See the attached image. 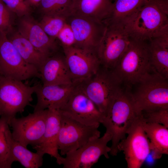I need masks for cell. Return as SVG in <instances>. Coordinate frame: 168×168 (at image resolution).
Instances as JSON below:
<instances>
[{
    "label": "cell",
    "instance_id": "30",
    "mask_svg": "<svg viewBox=\"0 0 168 168\" xmlns=\"http://www.w3.org/2000/svg\"><path fill=\"white\" fill-rule=\"evenodd\" d=\"M9 8L19 16H27L30 10L31 6L23 0H2Z\"/></svg>",
    "mask_w": 168,
    "mask_h": 168
},
{
    "label": "cell",
    "instance_id": "12",
    "mask_svg": "<svg viewBox=\"0 0 168 168\" xmlns=\"http://www.w3.org/2000/svg\"><path fill=\"white\" fill-rule=\"evenodd\" d=\"M74 36V46L97 54L107 26L103 22L71 14L66 18Z\"/></svg>",
    "mask_w": 168,
    "mask_h": 168
},
{
    "label": "cell",
    "instance_id": "31",
    "mask_svg": "<svg viewBox=\"0 0 168 168\" xmlns=\"http://www.w3.org/2000/svg\"><path fill=\"white\" fill-rule=\"evenodd\" d=\"M63 49L74 46L75 41L73 31L69 25L66 22L57 37Z\"/></svg>",
    "mask_w": 168,
    "mask_h": 168
},
{
    "label": "cell",
    "instance_id": "9",
    "mask_svg": "<svg viewBox=\"0 0 168 168\" xmlns=\"http://www.w3.org/2000/svg\"><path fill=\"white\" fill-rule=\"evenodd\" d=\"M97 54L101 64L113 69L127 49L131 38L123 26L118 23L106 25Z\"/></svg>",
    "mask_w": 168,
    "mask_h": 168
},
{
    "label": "cell",
    "instance_id": "34",
    "mask_svg": "<svg viewBox=\"0 0 168 168\" xmlns=\"http://www.w3.org/2000/svg\"></svg>",
    "mask_w": 168,
    "mask_h": 168
},
{
    "label": "cell",
    "instance_id": "11",
    "mask_svg": "<svg viewBox=\"0 0 168 168\" xmlns=\"http://www.w3.org/2000/svg\"><path fill=\"white\" fill-rule=\"evenodd\" d=\"M111 134L106 130L101 137L91 140L77 149L67 153L61 165L63 168H90L104 156L107 159L111 148L107 146Z\"/></svg>",
    "mask_w": 168,
    "mask_h": 168
},
{
    "label": "cell",
    "instance_id": "3",
    "mask_svg": "<svg viewBox=\"0 0 168 168\" xmlns=\"http://www.w3.org/2000/svg\"><path fill=\"white\" fill-rule=\"evenodd\" d=\"M111 71L120 85L139 83L152 72L146 42L131 38L127 49Z\"/></svg>",
    "mask_w": 168,
    "mask_h": 168
},
{
    "label": "cell",
    "instance_id": "22",
    "mask_svg": "<svg viewBox=\"0 0 168 168\" xmlns=\"http://www.w3.org/2000/svg\"><path fill=\"white\" fill-rule=\"evenodd\" d=\"M140 119L149 140L154 158L159 159L163 154H168V128L158 123H146Z\"/></svg>",
    "mask_w": 168,
    "mask_h": 168
},
{
    "label": "cell",
    "instance_id": "13",
    "mask_svg": "<svg viewBox=\"0 0 168 168\" xmlns=\"http://www.w3.org/2000/svg\"><path fill=\"white\" fill-rule=\"evenodd\" d=\"M48 110L34 112L25 117L12 119L9 125L12 129L13 139L26 147L38 143L45 130Z\"/></svg>",
    "mask_w": 168,
    "mask_h": 168
},
{
    "label": "cell",
    "instance_id": "15",
    "mask_svg": "<svg viewBox=\"0 0 168 168\" xmlns=\"http://www.w3.org/2000/svg\"><path fill=\"white\" fill-rule=\"evenodd\" d=\"M66 64L73 83H79L94 74L101 63L96 53L72 46L63 49Z\"/></svg>",
    "mask_w": 168,
    "mask_h": 168
},
{
    "label": "cell",
    "instance_id": "17",
    "mask_svg": "<svg viewBox=\"0 0 168 168\" xmlns=\"http://www.w3.org/2000/svg\"><path fill=\"white\" fill-rule=\"evenodd\" d=\"M76 86L75 83L60 85L38 84L35 92L37 102L34 112L46 109H60Z\"/></svg>",
    "mask_w": 168,
    "mask_h": 168
},
{
    "label": "cell",
    "instance_id": "28",
    "mask_svg": "<svg viewBox=\"0 0 168 168\" xmlns=\"http://www.w3.org/2000/svg\"><path fill=\"white\" fill-rule=\"evenodd\" d=\"M139 117L146 123H158L168 128V109L143 112Z\"/></svg>",
    "mask_w": 168,
    "mask_h": 168
},
{
    "label": "cell",
    "instance_id": "27",
    "mask_svg": "<svg viewBox=\"0 0 168 168\" xmlns=\"http://www.w3.org/2000/svg\"><path fill=\"white\" fill-rule=\"evenodd\" d=\"M66 18L54 14H44L39 23L46 34L55 40L66 23Z\"/></svg>",
    "mask_w": 168,
    "mask_h": 168
},
{
    "label": "cell",
    "instance_id": "7",
    "mask_svg": "<svg viewBox=\"0 0 168 168\" xmlns=\"http://www.w3.org/2000/svg\"><path fill=\"white\" fill-rule=\"evenodd\" d=\"M60 112L61 126L58 147L61 155H65L100 137V132L98 129L100 124L87 125Z\"/></svg>",
    "mask_w": 168,
    "mask_h": 168
},
{
    "label": "cell",
    "instance_id": "32",
    "mask_svg": "<svg viewBox=\"0 0 168 168\" xmlns=\"http://www.w3.org/2000/svg\"><path fill=\"white\" fill-rule=\"evenodd\" d=\"M41 0H26V1L31 7L38 6Z\"/></svg>",
    "mask_w": 168,
    "mask_h": 168
},
{
    "label": "cell",
    "instance_id": "6",
    "mask_svg": "<svg viewBox=\"0 0 168 168\" xmlns=\"http://www.w3.org/2000/svg\"><path fill=\"white\" fill-rule=\"evenodd\" d=\"M77 84L104 116L114 97L121 88L111 70L101 65L94 74Z\"/></svg>",
    "mask_w": 168,
    "mask_h": 168
},
{
    "label": "cell",
    "instance_id": "16",
    "mask_svg": "<svg viewBox=\"0 0 168 168\" xmlns=\"http://www.w3.org/2000/svg\"><path fill=\"white\" fill-rule=\"evenodd\" d=\"M44 132L40 141L33 148L43 155L48 154L61 165L63 158L58 153V140L61 126V113L59 110L48 109Z\"/></svg>",
    "mask_w": 168,
    "mask_h": 168
},
{
    "label": "cell",
    "instance_id": "23",
    "mask_svg": "<svg viewBox=\"0 0 168 168\" xmlns=\"http://www.w3.org/2000/svg\"><path fill=\"white\" fill-rule=\"evenodd\" d=\"M7 36L18 52L27 63L33 65L39 71L44 62L48 57L37 50L26 38L18 32Z\"/></svg>",
    "mask_w": 168,
    "mask_h": 168
},
{
    "label": "cell",
    "instance_id": "1",
    "mask_svg": "<svg viewBox=\"0 0 168 168\" xmlns=\"http://www.w3.org/2000/svg\"><path fill=\"white\" fill-rule=\"evenodd\" d=\"M133 39L147 41L168 33V15L152 0H144L120 23Z\"/></svg>",
    "mask_w": 168,
    "mask_h": 168
},
{
    "label": "cell",
    "instance_id": "25",
    "mask_svg": "<svg viewBox=\"0 0 168 168\" xmlns=\"http://www.w3.org/2000/svg\"><path fill=\"white\" fill-rule=\"evenodd\" d=\"M144 0H113L110 13L104 22L106 25L118 24L132 13Z\"/></svg>",
    "mask_w": 168,
    "mask_h": 168
},
{
    "label": "cell",
    "instance_id": "24",
    "mask_svg": "<svg viewBox=\"0 0 168 168\" xmlns=\"http://www.w3.org/2000/svg\"><path fill=\"white\" fill-rule=\"evenodd\" d=\"M9 124L4 118H0V168H11L14 161L12 153L13 138Z\"/></svg>",
    "mask_w": 168,
    "mask_h": 168
},
{
    "label": "cell",
    "instance_id": "29",
    "mask_svg": "<svg viewBox=\"0 0 168 168\" xmlns=\"http://www.w3.org/2000/svg\"><path fill=\"white\" fill-rule=\"evenodd\" d=\"M13 13L0 0V32L7 35L12 31Z\"/></svg>",
    "mask_w": 168,
    "mask_h": 168
},
{
    "label": "cell",
    "instance_id": "8",
    "mask_svg": "<svg viewBox=\"0 0 168 168\" xmlns=\"http://www.w3.org/2000/svg\"><path fill=\"white\" fill-rule=\"evenodd\" d=\"M0 75L22 81L40 78L39 70L22 58L7 35L0 32Z\"/></svg>",
    "mask_w": 168,
    "mask_h": 168
},
{
    "label": "cell",
    "instance_id": "33",
    "mask_svg": "<svg viewBox=\"0 0 168 168\" xmlns=\"http://www.w3.org/2000/svg\"></svg>",
    "mask_w": 168,
    "mask_h": 168
},
{
    "label": "cell",
    "instance_id": "18",
    "mask_svg": "<svg viewBox=\"0 0 168 168\" xmlns=\"http://www.w3.org/2000/svg\"><path fill=\"white\" fill-rule=\"evenodd\" d=\"M26 16L20 20L18 32L47 57L57 53L58 45L55 40L46 34L39 23Z\"/></svg>",
    "mask_w": 168,
    "mask_h": 168
},
{
    "label": "cell",
    "instance_id": "20",
    "mask_svg": "<svg viewBox=\"0 0 168 168\" xmlns=\"http://www.w3.org/2000/svg\"><path fill=\"white\" fill-rule=\"evenodd\" d=\"M146 42L152 71L168 78V34L153 37Z\"/></svg>",
    "mask_w": 168,
    "mask_h": 168
},
{
    "label": "cell",
    "instance_id": "4",
    "mask_svg": "<svg viewBox=\"0 0 168 168\" xmlns=\"http://www.w3.org/2000/svg\"><path fill=\"white\" fill-rule=\"evenodd\" d=\"M167 79L152 72L141 81L136 92L131 93L135 110L143 112L168 109Z\"/></svg>",
    "mask_w": 168,
    "mask_h": 168
},
{
    "label": "cell",
    "instance_id": "26",
    "mask_svg": "<svg viewBox=\"0 0 168 168\" xmlns=\"http://www.w3.org/2000/svg\"><path fill=\"white\" fill-rule=\"evenodd\" d=\"M12 150L14 161L19 162L26 168H38L43 165V155L30 151L13 138Z\"/></svg>",
    "mask_w": 168,
    "mask_h": 168
},
{
    "label": "cell",
    "instance_id": "21",
    "mask_svg": "<svg viewBox=\"0 0 168 168\" xmlns=\"http://www.w3.org/2000/svg\"><path fill=\"white\" fill-rule=\"evenodd\" d=\"M113 1V0H73L71 14L104 22L110 13Z\"/></svg>",
    "mask_w": 168,
    "mask_h": 168
},
{
    "label": "cell",
    "instance_id": "5",
    "mask_svg": "<svg viewBox=\"0 0 168 168\" xmlns=\"http://www.w3.org/2000/svg\"><path fill=\"white\" fill-rule=\"evenodd\" d=\"M37 85L28 86L22 81L0 75V116L9 124L18 113L23 112L32 101Z\"/></svg>",
    "mask_w": 168,
    "mask_h": 168
},
{
    "label": "cell",
    "instance_id": "14",
    "mask_svg": "<svg viewBox=\"0 0 168 168\" xmlns=\"http://www.w3.org/2000/svg\"><path fill=\"white\" fill-rule=\"evenodd\" d=\"M62 113L87 125L101 124L104 115L77 84L64 105L60 109Z\"/></svg>",
    "mask_w": 168,
    "mask_h": 168
},
{
    "label": "cell",
    "instance_id": "19",
    "mask_svg": "<svg viewBox=\"0 0 168 168\" xmlns=\"http://www.w3.org/2000/svg\"><path fill=\"white\" fill-rule=\"evenodd\" d=\"M39 72L43 85H60L73 83L66 64L65 56L57 53L48 57Z\"/></svg>",
    "mask_w": 168,
    "mask_h": 168
},
{
    "label": "cell",
    "instance_id": "2",
    "mask_svg": "<svg viewBox=\"0 0 168 168\" xmlns=\"http://www.w3.org/2000/svg\"><path fill=\"white\" fill-rule=\"evenodd\" d=\"M139 116L131 93L121 88L112 100L101 123L112 135L110 152L111 155H117L119 142L126 138L127 131Z\"/></svg>",
    "mask_w": 168,
    "mask_h": 168
},
{
    "label": "cell",
    "instance_id": "10",
    "mask_svg": "<svg viewBox=\"0 0 168 168\" xmlns=\"http://www.w3.org/2000/svg\"><path fill=\"white\" fill-rule=\"evenodd\" d=\"M128 136L118 145L124 155L128 168H140L151 152L149 140L139 116L127 132Z\"/></svg>",
    "mask_w": 168,
    "mask_h": 168
}]
</instances>
